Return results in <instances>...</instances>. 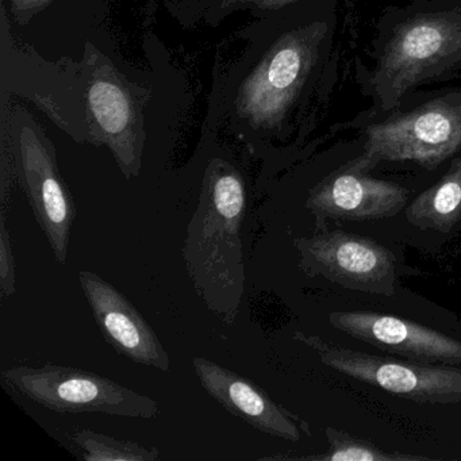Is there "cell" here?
Instances as JSON below:
<instances>
[{"mask_svg": "<svg viewBox=\"0 0 461 461\" xmlns=\"http://www.w3.org/2000/svg\"><path fill=\"white\" fill-rule=\"evenodd\" d=\"M77 277L107 344L133 363L168 372L171 358L163 342L134 304L95 272L80 271Z\"/></svg>", "mask_w": 461, "mask_h": 461, "instance_id": "obj_10", "label": "cell"}, {"mask_svg": "<svg viewBox=\"0 0 461 461\" xmlns=\"http://www.w3.org/2000/svg\"><path fill=\"white\" fill-rule=\"evenodd\" d=\"M0 212V298L6 301L15 294L17 275L12 233L7 228V212Z\"/></svg>", "mask_w": 461, "mask_h": 461, "instance_id": "obj_18", "label": "cell"}, {"mask_svg": "<svg viewBox=\"0 0 461 461\" xmlns=\"http://www.w3.org/2000/svg\"><path fill=\"white\" fill-rule=\"evenodd\" d=\"M247 209L242 172L225 158H212L188 223L183 258L199 298L226 325L236 322L244 296L241 229Z\"/></svg>", "mask_w": 461, "mask_h": 461, "instance_id": "obj_3", "label": "cell"}, {"mask_svg": "<svg viewBox=\"0 0 461 461\" xmlns=\"http://www.w3.org/2000/svg\"><path fill=\"white\" fill-rule=\"evenodd\" d=\"M82 457L87 461H156L160 450L131 439H118L91 429H79L72 436Z\"/></svg>", "mask_w": 461, "mask_h": 461, "instance_id": "obj_16", "label": "cell"}, {"mask_svg": "<svg viewBox=\"0 0 461 461\" xmlns=\"http://www.w3.org/2000/svg\"><path fill=\"white\" fill-rule=\"evenodd\" d=\"M9 129V136L4 133L2 148L9 150L15 180L31 204L53 258L66 266L77 206L59 171L55 147L23 110H15Z\"/></svg>", "mask_w": 461, "mask_h": 461, "instance_id": "obj_5", "label": "cell"}, {"mask_svg": "<svg viewBox=\"0 0 461 461\" xmlns=\"http://www.w3.org/2000/svg\"><path fill=\"white\" fill-rule=\"evenodd\" d=\"M2 379L23 398L61 414L102 412L113 417L152 420L160 412L155 399L85 369L47 363L5 369Z\"/></svg>", "mask_w": 461, "mask_h": 461, "instance_id": "obj_6", "label": "cell"}, {"mask_svg": "<svg viewBox=\"0 0 461 461\" xmlns=\"http://www.w3.org/2000/svg\"><path fill=\"white\" fill-rule=\"evenodd\" d=\"M193 366L207 393L256 430L293 442L301 439L302 430L310 434L301 418L276 403L248 377L203 357L194 358Z\"/></svg>", "mask_w": 461, "mask_h": 461, "instance_id": "obj_13", "label": "cell"}, {"mask_svg": "<svg viewBox=\"0 0 461 461\" xmlns=\"http://www.w3.org/2000/svg\"><path fill=\"white\" fill-rule=\"evenodd\" d=\"M461 75V0H411L377 18L369 64L353 61L371 107L393 109L410 91Z\"/></svg>", "mask_w": 461, "mask_h": 461, "instance_id": "obj_2", "label": "cell"}, {"mask_svg": "<svg viewBox=\"0 0 461 461\" xmlns=\"http://www.w3.org/2000/svg\"><path fill=\"white\" fill-rule=\"evenodd\" d=\"M337 330L375 345L387 353L423 364H461V342L418 323L366 312H337L329 315Z\"/></svg>", "mask_w": 461, "mask_h": 461, "instance_id": "obj_12", "label": "cell"}, {"mask_svg": "<svg viewBox=\"0 0 461 461\" xmlns=\"http://www.w3.org/2000/svg\"><path fill=\"white\" fill-rule=\"evenodd\" d=\"M330 449L328 452L302 457H285L277 456V460H312V461H426L434 460L426 456L403 455L390 453L375 447L366 439L356 438L350 434L334 428H326Z\"/></svg>", "mask_w": 461, "mask_h": 461, "instance_id": "obj_17", "label": "cell"}, {"mask_svg": "<svg viewBox=\"0 0 461 461\" xmlns=\"http://www.w3.org/2000/svg\"><path fill=\"white\" fill-rule=\"evenodd\" d=\"M304 0H166V9L185 28L203 23L218 26L234 14L264 18L290 9Z\"/></svg>", "mask_w": 461, "mask_h": 461, "instance_id": "obj_15", "label": "cell"}, {"mask_svg": "<svg viewBox=\"0 0 461 461\" xmlns=\"http://www.w3.org/2000/svg\"><path fill=\"white\" fill-rule=\"evenodd\" d=\"M353 131L361 147L353 158L371 174L383 164L414 166L433 171L461 155V86L412 90L387 112L369 109L329 128Z\"/></svg>", "mask_w": 461, "mask_h": 461, "instance_id": "obj_4", "label": "cell"}, {"mask_svg": "<svg viewBox=\"0 0 461 461\" xmlns=\"http://www.w3.org/2000/svg\"><path fill=\"white\" fill-rule=\"evenodd\" d=\"M13 15L20 25H26L32 18L44 12L55 0H9Z\"/></svg>", "mask_w": 461, "mask_h": 461, "instance_id": "obj_19", "label": "cell"}, {"mask_svg": "<svg viewBox=\"0 0 461 461\" xmlns=\"http://www.w3.org/2000/svg\"><path fill=\"white\" fill-rule=\"evenodd\" d=\"M87 141L107 145L126 179L141 171L142 139L131 91L110 67L95 68L87 88Z\"/></svg>", "mask_w": 461, "mask_h": 461, "instance_id": "obj_11", "label": "cell"}, {"mask_svg": "<svg viewBox=\"0 0 461 461\" xmlns=\"http://www.w3.org/2000/svg\"><path fill=\"white\" fill-rule=\"evenodd\" d=\"M357 136L330 148L331 166L310 187L306 209L314 215L317 231L328 230L329 220L374 221L393 217L409 202L410 191L390 180L360 171L353 158L360 149Z\"/></svg>", "mask_w": 461, "mask_h": 461, "instance_id": "obj_7", "label": "cell"}, {"mask_svg": "<svg viewBox=\"0 0 461 461\" xmlns=\"http://www.w3.org/2000/svg\"><path fill=\"white\" fill-rule=\"evenodd\" d=\"M341 0H304L237 32L239 55L215 67L210 126L264 153L303 155L333 139L310 141L339 82Z\"/></svg>", "mask_w": 461, "mask_h": 461, "instance_id": "obj_1", "label": "cell"}, {"mask_svg": "<svg viewBox=\"0 0 461 461\" xmlns=\"http://www.w3.org/2000/svg\"><path fill=\"white\" fill-rule=\"evenodd\" d=\"M406 218L423 230H453L461 218V155L453 158L444 175L407 206Z\"/></svg>", "mask_w": 461, "mask_h": 461, "instance_id": "obj_14", "label": "cell"}, {"mask_svg": "<svg viewBox=\"0 0 461 461\" xmlns=\"http://www.w3.org/2000/svg\"><path fill=\"white\" fill-rule=\"evenodd\" d=\"M294 339L314 349L322 364L353 379L388 393L425 403L461 402V368L380 357L371 353L337 348L318 337L298 331Z\"/></svg>", "mask_w": 461, "mask_h": 461, "instance_id": "obj_8", "label": "cell"}, {"mask_svg": "<svg viewBox=\"0 0 461 461\" xmlns=\"http://www.w3.org/2000/svg\"><path fill=\"white\" fill-rule=\"evenodd\" d=\"M307 276H322L349 290L395 295L398 260L384 245L344 230L318 231L294 241Z\"/></svg>", "mask_w": 461, "mask_h": 461, "instance_id": "obj_9", "label": "cell"}]
</instances>
